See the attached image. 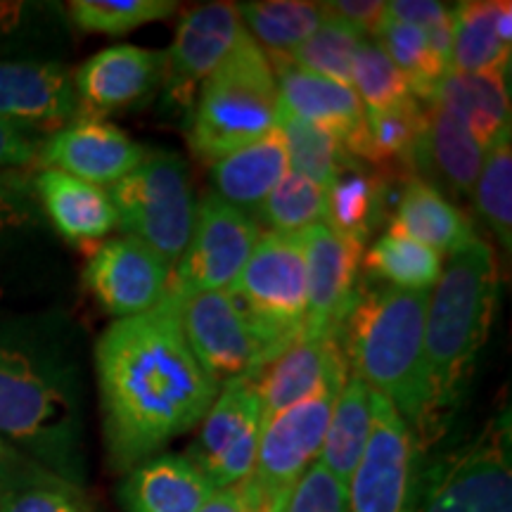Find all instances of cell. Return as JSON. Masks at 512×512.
I'll use <instances>...</instances> for the list:
<instances>
[{"mask_svg": "<svg viewBox=\"0 0 512 512\" xmlns=\"http://www.w3.org/2000/svg\"><path fill=\"white\" fill-rule=\"evenodd\" d=\"M102 434L114 470L157 456L166 444L200 425L219 394L185 342L178 309L121 318L95 344Z\"/></svg>", "mask_w": 512, "mask_h": 512, "instance_id": "1", "label": "cell"}, {"mask_svg": "<svg viewBox=\"0 0 512 512\" xmlns=\"http://www.w3.org/2000/svg\"><path fill=\"white\" fill-rule=\"evenodd\" d=\"M0 439L81 489V373L62 330L41 318H0Z\"/></svg>", "mask_w": 512, "mask_h": 512, "instance_id": "2", "label": "cell"}, {"mask_svg": "<svg viewBox=\"0 0 512 512\" xmlns=\"http://www.w3.org/2000/svg\"><path fill=\"white\" fill-rule=\"evenodd\" d=\"M501 268L494 247L475 238L448 256L425 316L427 430L422 448L444 434L475 375L498 309Z\"/></svg>", "mask_w": 512, "mask_h": 512, "instance_id": "3", "label": "cell"}, {"mask_svg": "<svg viewBox=\"0 0 512 512\" xmlns=\"http://www.w3.org/2000/svg\"><path fill=\"white\" fill-rule=\"evenodd\" d=\"M432 292V290H430ZM430 292L361 287L339 332L351 375L380 394L408 422L422 448L427 430L425 316Z\"/></svg>", "mask_w": 512, "mask_h": 512, "instance_id": "4", "label": "cell"}, {"mask_svg": "<svg viewBox=\"0 0 512 512\" xmlns=\"http://www.w3.org/2000/svg\"><path fill=\"white\" fill-rule=\"evenodd\" d=\"M278 79L252 36L202 83L188 114L192 155L214 164L278 128Z\"/></svg>", "mask_w": 512, "mask_h": 512, "instance_id": "5", "label": "cell"}, {"mask_svg": "<svg viewBox=\"0 0 512 512\" xmlns=\"http://www.w3.org/2000/svg\"><path fill=\"white\" fill-rule=\"evenodd\" d=\"M117 228L152 247L171 268L188 247L195 226L188 164L171 150H150L136 171L107 188Z\"/></svg>", "mask_w": 512, "mask_h": 512, "instance_id": "6", "label": "cell"}, {"mask_svg": "<svg viewBox=\"0 0 512 512\" xmlns=\"http://www.w3.org/2000/svg\"><path fill=\"white\" fill-rule=\"evenodd\" d=\"M268 361L304 335L306 261L299 233H264L228 287Z\"/></svg>", "mask_w": 512, "mask_h": 512, "instance_id": "7", "label": "cell"}, {"mask_svg": "<svg viewBox=\"0 0 512 512\" xmlns=\"http://www.w3.org/2000/svg\"><path fill=\"white\" fill-rule=\"evenodd\" d=\"M510 411L420 472L415 512H512Z\"/></svg>", "mask_w": 512, "mask_h": 512, "instance_id": "8", "label": "cell"}, {"mask_svg": "<svg viewBox=\"0 0 512 512\" xmlns=\"http://www.w3.org/2000/svg\"><path fill=\"white\" fill-rule=\"evenodd\" d=\"M261 228L245 211L207 192L195 207L188 247L171 271L164 302L181 306L202 292L228 290L252 256Z\"/></svg>", "mask_w": 512, "mask_h": 512, "instance_id": "9", "label": "cell"}, {"mask_svg": "<svg viewBox=\"0 0 512 512\" xmlns=\"http://www.w3.org/2000/svg\"><path fill=\"white\" fill-rule=\"evenodd\" d=\"M422 448L408 422L373 392V430L347 484L349 512H415Z\"/></svg>", "mask_w": 512, "mask_h": 512, "instance_id": "10", "label": "cell"}, {"mask_svg": "<svg viewBox=\"0 0 512 512\" xmlns=\"http://www.w3.org/2000/svg\"><path fill=\"white\" fill-rule=\"evenodd\" d=\"M349 375L351 370H339L309 399L264 422L256 465L249 477L261 498L290 496L294 484L316 463L332 408Z\"/></svg>", "mask_w": 512, "mask_h": 512, "instance_id": "11", "label": "cell"}, {"mask_svg": "<svg viewBox=\"0 0 512 512\" xmlns=\"http://www.w3.org/2000/svg\"><path fill=\"white\" fill-rule=\"evenodd\" d=\"M264 418L261 401L249 377L228 380L200 420V434L185 458L216 491L238 486L252 477Z\"/></svg>", "mask_w": 512, "mask_h": 512, "instance_id": "12", "label": "cell"}, {"mask_svg": "<svg viewBox=\"0 0 512 512\" xmlns=\"http://www.w3.org/2000/svg\"><path fill=\"white\" fill-rule=\"evenodd\" d=\"M178 320L192 356L219 387L254 377L268 363L264 344L228 290L195 294L178 306Z\"/></svg>", "mask_w": 512, "mask_h": 512, "instance_id": "13", "label": "cell"}, {"mask_svg": "<svg viewBox=\"0 0 512 512\" xmlns=\"http://www.w3.org/2000/svg\"><path fill=\"white\" fill-rule=\"evenodd\" d=\"M249 36L235 3H209L185 12L166 50L164 86L169 100L192 112L202 83Z\"/></svg>", "mask_w": 512, "mask_h": 512, "instance_id": "14", "label": "cell"}, {"mask_svg": "<svg viewBox=\"0 0 512 512\" xmlns=\"http://www.w3.org/2000/svg\"><path fill=\"white\" fill-rule=\"evenodd\" d=\"M171 268L155 249L136 238L102 240L83 268V283L117 320L157 309L171 283Z\"/></svg>", "mask_w": 512, "mask_h": 512, "instance_id": "15", "label": "cell"}, {"mask_svg": "<svg viewBox=\"0 0 512 512\" xmlns=\"http://www.w3.org/2000/svg\"><path fill=\"white\" fill-rule=\"evenodd\" d=\"M299 240L306 261L304 337L337 339L361 294L358 266L363 249L339 238L325 223L304 228Z\"/></svg>", "mask_w": 512, "mask_h": 512, "instance_id": "16", "label": "cell"}, {"mask_svg": "<svg viewBox=\"0 0 512 512\" xmlns=\"http://www.w3.org/2000/svg\"><path fill=\"white\" fill-rule=\"evenodd\" d=\"M147 147L102 119L76 117L43 140L38 162L98 188H110L145 162Z\"/></svg>", "mask_w": 512, "mask_h": 512, "instance_id": "17", "label": "cell"}, {"mask_svg": "<svg viewBox=\"0 0 512 512\" xmlns=\"http://www.w3.org/2000/svg\"><path fill=\"white\" fill-rule=\"evenodd\" d=\"M166 53L138 46H112L88 57L72 74L79 117L102 119L140 105L162 86Z\"/></svg>", "mask_w": 512, "mask_h": 512, "instance_id": "18", "label": "cell"}, {"mask_svg": "<svg viewBox=\"0 0 512 512\" xmlns=\"http://www.w3.org/2000/svg\"><path fill=\"white\" fill-rule=\"evenodd\" d=\"M79 117L72 72L57 62H0V121L50 136Z\"/></svg>", "mask_w": 512, "mask_h": 512, "instance_id": "19", "label": "cell"}, {"mask_svg": "<svg viewBox=\"0 0 512 512\" xmlns=\"http://www.w3.org/2000/svg\"><path fill=\"white\" fill-rule=\"evenodd\" d=\"M339 370H349L339 339L297 337L290 347L273 356L254 377L256 394L261 401V418L271 420L297 406L318 392L328 377Z\"/></svg>", "mask_w": 512, "mask_h": 512, "instance_id": "20", "label": "cell"}, {"mask_svg": "<svg viewBox=\"0 0 512 512\" xmlns=\"http://www.w3.org/2000/svg\"><path fill=\"white\" fill-rule=\"evenodd\" d=\"M268 62L278 79L280 110L325 128L349 152L366 124V110H363L354 88L302 72L285 60L268 57Z\"/></svg>", "mask_w": 512, "mask_h": 512, "instance_id": "21", "label": "cell"}, {"mask_svg": "<svg viewBox=\"0 0 512 512\" xmlns=\"http://www.w3.org/2000/svg\"><path fill=\"white\" fill-rule=\"evenodd\" d=\"M484 152L463 121L437 105H427V124L415 150L413 178L434 185L439 192L470 197L482 171Z\"/></svg>", "mask_w": 512, "mask_h": 512, "instance_id": "22", "label": "cell"}, {"mask_svg": "<svg viewBox=\"0 0 512 512\" xmlns=\"http://www.w3.org/2000/svg\"><path fill=\"white\" fill-rule=\"evenodd\" d=\"M31 183L48 221L72 245H100L117 228V214L105 188L55 169H43Z\"/></svg>", "mask_w": 512, "mask_h": 512, "instance_id": "23", "label": "cell"}, {"mask_svg": "<svg viewBox=\"0 0 512 512\" xmlns=\"http://www.w3.org/2000/svg\"><path fill=\"white\" fill-rule=\"evenodd\" d=\"M214 494L209 479L178 453L136 465L119 491L126 512H200Z\"/></svg>", "mask_w": 512, "mask_h": 512, "instance_id": "24", "label": "cell"}, {"mask_svg": "<svg viewBox=\"0 0 512 512\" xmlns=\"http://www.w3.org/2000/svg\"><path fill=\"white\" fill-rule=\"evenodd\" d=\"M389 181L394 178L347 157L335 181L325 188V226L366 252L373 233L387 219Z\"/></svg>", "mask_w": 512, "mask_h": 512, "instance_id": "25", "label": "cell"}, {"mask_svg": "<svg viewBox=\"0 0 512 512\" xmlns=\"http://www.w3.org/2000/svg\"><path fill=\"white\" fill-rule=\"evenodd\" d=\"M427 105L458 117L486 150L501 133L510 131L508 72L465 74L448 69Z\"/></svg>", "mask_w": 512, "mask_h": 512, "instance_id": "26", "label": "cell"}, {"mask_svg": "<svg viewBox=\"0 0 512 512\" xmlns=\"http://www.w3.org/2000/svg\"><path fill=\"white\" fill-rule=\"evenodd\" d=\"M389 230L434 249L439 256H451L477 238L465 211L420 178H408L403 185Z\"/></svg>", "mask_w": 512, "mask_h": 512, "instance_id": "27", "label": "cell"}, {"mask_svg": "<svg viewBox=\"0 0 512 512\" xmlns=\"http://www.w3.org/2000/svg\"><path fill=\"white\" fill-rule=\"evenodd\" d=\"M425 124L427 105L415 98L399 102L389 110L366 112L361 136L347 155L406 183L413 178V159Z\"/></svg>", "mask_w": 512, "mask_h": 512, "instance_id": "28", "label": "cell"}, {"mask_svg": "<svg viewBox=\"0 0 512 512\" xmlns=\"http://www.w3.org/2000/svg\"><path fill=\"white\" fill-rule=\"evenodd\" d=\"M287 171H290V164H287L285 143L275 128L266 138L211 164V192L230 207L249 214L261 207L268 192L280 183Z\"/></svg>", "mask_w": 512, "mask_h": 512, "instance_id": "29", "label": "cell"}, {"mask_svg": "<svg viewBox=\"0 0 512 512\" xmlns=\"http://www.w3.org/2000/svg\"><path fill=\"white\" fill-rule=\"evenodd\" d=\"M370 430H373V389L361 377L349 375L332 408L316 463L347 486L366 451Z\"/></svg>", "mask_w": 512, "mask_h": 512, "instance_id": "30", "label": "cell"}, {"mask_svg": "<svg viewBox=\"0 0 512 512\" xmlns=\"http://www.w3.org/2000/svg\"><path fill=\"white\" fill-rule=\"evenodd\" d=\"M501 0H467L451 10V72H508L510 46L498 36Z\"/></svg>", "mask_w": 512, "mask_h": 512, "instance_id": "31", "label": "cell"}, {"mask_svg": "<svg viewBox=\"0 0 512 512\" xmlns=\"http://www.w3.org/2000/svg\"><path fill=\"white\" fill-rule=\"evenodd\" d=\"M238 12L249 36L259 43L268 57H287L323 24L318 3L302 0H256L240 3Z\"/></svg>", "mask_w": 512, "mask_h": 512, "instance_id": "32", "label": "cell"}, {"mask_svg": "<svg viewBox=\"0 0 512 512\" xmlns=\"http://www.w3.org/2000/svg\"><path fill=\"white\" fill-rule=\"evenodd\" d=\"M361 264L370 278L389 283L396 290L430 292L444 271V256L387 228L363 252Z\"/></svg>", "mask_w": 512, "mask_h": 512, "instance_id": "33", "label": "cell"}, {"mask_svg": "<svg viewBox=\"0 0 512 512\" xmlns=\"http://www.w3.org/2000/svg\"><path fill=\"white\" fill-rule=\"evenodd\" d=\"M472 202L491 233L496 235L505 252L512 247V145L510 131L498 136L486 147L482 171H479Z\"/></svg>", "mask_w": 512, "mask_h": 512, "instance_id": "34", "label": "cell"}, {"mask_svg": "<svg viewBox=\"0 0 512 512\" xmlns=\"http://www.w3.org/2000/svg\"><path fill=\"white\" fill-rule=\"evenodd\" d=\"M278 133L283 136L290 171L306 176L323 190L335 181L349 157L342 143L325 128L292 117L283 110L278 117Z\"/></svg>", "mask_w": 512, "mask_h": 512, "instance_id": "35", "label": "cell"}, {"mask_svg": "<svg viewBox=\"0 0 512 512\" xmlns=\"http://www.w3.org/2000/svg\"><path fill=\"white\" fill-rule=\"evenodd\" d=\"M375 41L380 43L389 60L401 69V74L411 83L413 98L427 105L432 100L439 79L448 72L444 64L437 60V55L432 53L427 31L384 17L375 31Z\"/></svg>", "mask_w": 512, "mask_h": 512, "instance_id": "36", "label": "cell"}, {"mask_svg": "<svg viewBox=\"0 0 512 512\" xmlns=\"http://www.w3.org/2000/svg\"><path fill=\"white\" fill-rule=\"evenodd\" d=\"M363 38L368 36H363L349 24L325 17L309 41H304L287 57H275V60H285L302 72L351 86V67H354L356 50L363 43Z\"/></svg>", "mask_w": 512, "mask_h": 512, "instance_id": "37", "label": "cell"}, {"mask_svg": "<svg viewBox=\"0 0 512 512\" xmlns=\"http://www.w3.org/2000/svg\"><path fill=\"white\" fill-rule=\"evenodd\" d=\"M323 211L325 190L297 171H287L256 209V226H266L268 233H302L323 223Z\"/></svg>", "mask_w": 512, "mask_h": 512, "instance_id": "38", "label": "cell"}, {"mask_svg": "<svg viewBox=\"0 0 512 512\" xmlns=\"http://www.w3.org/2000/svg\"><path fill=\"white\" fill-rule=\"evenodd\" d=\"M351 88L366 112H382L413 98L411 83L375 38H363L351 67Z\"/></svg>", "mask_w": 512, "mask_h": 512, "instance_id": "39", "label": "cell"}, {"mask_svg": "<svg viewBox=\"0 0 512 512\" xmlns=\"http://www.w3.org/2000/svg\"><path fill=\"white\" fill-rule=\"evenodd\" d=\"M178 10L176 0H74L69 15L81 31L124 36L143 24L159 22Z\"/></svg>", "mask_w": 512, "mask_h": 512, "instance_id": "40", "label": "cell"}, {"mask_svg": "<svg viewBox=\"0 0 512 512\" xmlns=\"http://www.w3.org/2000/svg\"><path fill=\"white\" fill-rule=\"evenodd\" d=\"M0 512H88V508L81 501V489L62 479H46L5 491Z\"/></svg>", "mask_w": 512, "mask_h": 512, "instance_id": "41", "label": "cell"}, {"mask_svg": "<svg viewBox=\"0 0 512 512\" xmlns=\"http://www.w3.org/2000/svg\"><path fill=\"white\" fill-rule=\"evenodd\" d=\"M283 512H349L347 486L323 465L313 463L294 484Z\"/></svg>", "mask_w": 512, "mask_h": 512, "instance_id": "42", "label": "cell"}, {"mask_svg": "<svg viewBox=\"0 0 512 512\" xmlns=\"http://www.w3.org/2000/svg\"><path fill=\"white\" fill-rule=\"evenodd\" d=\"M36 223L34 183L19 171H0V242Z\"/></svg>", "mask_w": 512, "mask_h": 512, "instance_id": "43", "label": "cell"}, {"mask_svg": "<svg viewBox=\"0 0 512 512\" xmlns=\"http://www.w3.org/2000/svg\"><path fill=\"white\" fill-rule=\"evenodd\" d=\"M43 136L0 121V171H19L38 162Z\"/></svg>", "mask_w": 512, "mask_h": 512, "instance_id": "44", "label": "cell"}, {"mask_svg": "<svg viewBox=\"0 0 512 512\" xmlns=\"http://www.w3.org/2000/svg\"><path fill=\"white\" fill-rule=\"evenodd\" d=\"M318 5L325 17L339 19V22L361 31L363 36H375L384 19V3L380 0H332V3Z\"/></svg>", "mask_w": 512, "mask_h": 512, "instance_id": "45", "label": "cell"}, {"mask_svg": "<svg viewBox=\"0 0 512 512\" xmlns=\"http://www.w3.org/2000/svg\"><path fill=\"white\" fill-rule=\"evenodd\" d=\"M448 15H451V8L444 3H434V0H392V3H384V17L392 19V22L413 24V27L425 31L444 22Z\"/></svg>", "mask_w": 512, "mask_h": 512, "instance_id": "46", "label": "cell"}, {"mask_svg": "<svg viewBox=\"0 0 512 512\" xmlns=\"http://www.w3.org/2000/svg\"><path fill=\"white\" fill-rule=\"evenodd\" d=\"M46 479L57 477L0 439V489H15V486L46 482Z\"/></svg>", "mask_w": 512, "mask_h": 512, "instance_id": "47", "label": "cell"}, {"mask_svg": "<svg viewBox=\"0 0 512 512\" xmlns=\"http://www.w3.org/2000/svg\"><path fill=\"white\" fill-rule=\"evenodd\" d=\"M261 501L264 498H261L259 489L247 479V482L238 486H228V489L216 491L200 512H254L261 505Z\"/></svg>", "mask_w": 512, "mask_h": 512, "instance_id": "48", "label": "cell"}, {"mask_svg": "<svg viewBox=\"0 0 512 512\" xmlns=\"http://www.w3.org/2000/svg\"><path fill=\"white\" fill-rule=\"evenodd\" d=\"M285 501H287V496L264 498V501H261V505L254 512H283L285 510Z\"/></svg>", "mask_w": 512, "mask_h": 512, "instance_id": "49", "label": "cell"}, {"mask_svg": "<svg viewBox=\"0 0 512 512\" xmlns=\"http://www.w3.org/2000/svg\"><path fill=\"white\" fill-rule=\"evenodd\" d=\"M5 10H8V8H3V5H0V19L5 17Z\"/></svg>", "mask_w": 512, "mask_h": 512, "instance_id": "50", "label": "cell"}, {"mask_svg": "<svg viewBox=\"0 0 512 512\" xmlns=\"http://www.w3.org/2000/svg\"><path fill=\"white\" fill-rule=\"evenodd\" d=\"M5 491H8V489H0V501H3V494H5Z\"/></svg>", "mask_w": 512, "mask_h": 512, "instance_id": "51", "label": "cell"}]
</instances>
